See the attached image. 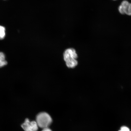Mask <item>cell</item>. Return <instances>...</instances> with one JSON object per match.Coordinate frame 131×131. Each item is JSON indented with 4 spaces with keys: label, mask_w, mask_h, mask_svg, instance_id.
<instances>
[{
    "label": "cell",
    "mask_w": 131,
    "mask_h": 131,
    "mask_svg": "<svg viewBox=\"0 0 131 131\" xmlns=\"http://www.w3.org/2000/svg\"><path fill=\"white\" fill-rule=\"evenodd\" d=\"M118 10L121 14L131 16V4L127 1H123L119 6Z\"/></svg>",
    "instance_id": "obj_4"
},
{
    "label": "cell",
    "mask_w": 131,
    "mask_h": 131,
    "mask_svg": "<svg viewBox=\"0 0 131 131\" xmlns=\"http://www.w3.org/2000/svg\"><path fill=\"white\" fill-rule=\"evenodd\" d=\"M51 117L47 113L41 112L37 115L36 122L38 127L42 128L48 127L52 122Z\"/></svg>",
    "instance_id": "obj_2"
},
{
    "label": "cell",
    "mask_w": 131,
    "mask_h": 131,
    "mask_svg": "<svg viewBox=\"0 0 131 131\" xmlns=\"http://www.w3.org/2000/svg\"><path fill=\"white\" fill-rule=\"evenodd\" d=\"M119 131H130V130L128 127L124 126L121 127Z\"/></svg>",
    "instance_id": "obj_7"
},
{
    "label": "cell",
    "mask_w": 131,
    "mask_h": 131,
    "mask_svg": "<svg viewBox=\"0 0 131 131\" xmlns=\"http://www.w3.org/2000/svg\"><path fill=\"white\" fill-rule=\"evenodd\" d=\"M42 131H52L48 127L46 128L43 129V130Z\"/></svg>",
    "instance_id": "obj_8"
},
{
    "label": "cell",
    "mask_w": 131,
    "mask_h": 131,
    "mask_svg": "<svg viewBox=\"0 0 131 131\" xmlns=\"http://www.w3.org/2000/svg\"><path fill=\"white\" fill-rule=\"evenodd\" d=\"M5 35V28L3 26H0V40L4 39Z\"/></svg>",
    "instance_id": "obj_6"
},
{
    "label": "cell",
    "mask_w": 131,
    "mask_h": 131,
    "mask_svg": "<svg viewBox=\"0 0 131 131\" xmlns=\"http://www.w3.org/2000/svg\"><path fill=\"white\" fill-rule=\"evenodd\" d=\"M21 127L25 131H37L38 126L36 122H30L28 119H26L24 122L21 125Z\"/></svg>",
    "instance_id": "obj_3"
},
{
    "label": "cell",
    "mask_w": 131,
    "mask_h": 131,
    "mask_svg": "<svg viewBox=\"0 0 131 131\" xmlns=\"http://www.w3.org/2000/svg\"><path fill=\"white\" fill-rule=\"evenodd\" d=\"M63 57L68 68H74L78 65V55L74 49L70 48L66 49L64 52Z\"/></svg>",
    "instance_id": "obj_1"
},
{
    "label": "cell",
    "mask_w": 131,
    "mask_h": 131,
    "mask_svg": "<svg viewBox=\"0 0 131 131\" xmlns=\"http://www.w3.org/2000/svg\"><path fill=\"white\" fill-rule=\"evenodd\" d=\"M7 64L5 54L2 52H0V68L5 66Z\"/></svg>",
    "instance_id": "obj_5"
}]
</instances>
